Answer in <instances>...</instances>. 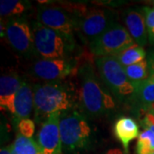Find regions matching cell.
<instances>
[{
	"label": "cell",
	"instance_id": "obj_17",
	"mask_svg": "<svg viewBox=\"0 0 154 154\" xmlns=\"http://www.w3.org/2000/svg\"><path fill=\"white\" fill-rule=\"evenodd\" d=\"M32 8L29 1L22 0H1L0 1V16L3 18H14L23 17L27 11Z\"/></svg>",
	"mask_w": 154,
	"mask_h": 154
},
{
	"label": "cell",
	"instance_id": "obj_6",
	"mask_svg": "<svg viewBox=\"0 0 154 154\" xmlns=\"http://www.w3.org/2000/svg\"><path fill=\"white\" fill-rule=\"evenodd\" d=\"M75 31L85 44H91L116 24V14L107 9L86 11L77 16Z\"/></svg>",
	"mask_w": 154,
	"mask_h": 154
},
{
	"label": "cell",
	"instance_id": "obj_20",
	"mask_svg": "<svg viewBox=\"0 0 154 154\" xmlns=\"http://www.w3.org/2000/svg\"><path fill=\"white\" fill-rule=\"evenodd\" d=\"M124 69L128 80L133 84L140 82L150 76L147 59H145L130 66L124 67Z\"/></svg>",
	"mask_w": 154,
	"mask_h": 154
},
{
	"label": "cell",
	"instance_id": "obj_16",
	"mask_svg": "<svg viewBox=\"0 0 154 154\" xmlns=\"http://www.w3.org/2000/svg\"><path fill=\"white\" fill-rule=\"evenodd\" d=\"M134 94L131 99L140 106V110L146 109L154 104V75L139 83L134 84Z\"/></svg>",
	"mask_w": 154,
	"mask_h": 154
},
{
	"label": "cell",
	"instance_id": "obj_26",
	"mask_svg": "<svg viewBox=\"0 0 154 154\" xmlns=\"http://www.w3.org/2000/svg\"><path fill=\"white\" fill-rule=\"evenodd\" d=\"M0 154H11V145L2 147L0 150Z\"/></svg>",
	"mask_w": 154,
	"mask_h": 154
},
{
	"label": "cell",
	"instance_id": "obj_23",
	"mask_svg": "<svg viewBox=\"0 0 154 154\" xmlns=\"http://www.w3.org/2000/svg\"><path fill=\"white\" fill-rule=\"evenodd\" d=\"M17 128V133L27 138H32L35 130V124L33 120L30 118L23 119L18 122L16 127Z\"/></svg>",
	"mask_w": 154,
	"mask_h": 154
},
{
	"label": "cell",
	"instance_id": "obj_12",
	"mask_svg": "<svg viewBox=\"0 0 154 154\" xmlns=\"http://www.w3.org/2000/svg\"><path fill=\"white\" fill-rule=\"evenodd\" d=\"M24 82L14 72L3 74L0 78V106L1 110L14 113V102L17 92Z\"/></svg>",
	"mask_w": 154,
	"mask_h": 154
},
{
	"label": "cell",
	"instance_id": "obj_25",
	"mask_svg": "<svg viewBox=\"0 0 154 154\" xmlns=\"http://www.w3.org/2000/svg\"><path fill=\"white\" fill-rule=\"evenodd\" d=\"M104 154H127L120 148H110L107 150Z\"/></svg>",
	"mask_w": 154,
	"mask_h": 154
},
{
	"label": "cell",
	"instance_id": "obj_27",
	"mask_svg": "<svg viewBox=\"0 0 154 154\" xmlns=\"http://www.w3.org/2000/svg\"><path fill=\"white\" fill-rule=\"evenodd\" d=\"M144 110H151V111H153V112H154V104H153V105H151V106L147 107L146 109H144Z\"/></svg>",
	"mask_w": 154,
	"mask_h": 154
},
{
	"label": "cell",
	"instance_id": "obj_19",
	"mask_svg": "<svg viewBox=\"0 0 154 154\" xmlns=\"http://www.w3.org/2000/svg\"><path fill=\"white\" fill-rule=\"evenodd\" d=\"M11 154H42V152L35 140L17 133L14 142L11 144Z\"/></svg>",
	"mask_w": 154,
	"mask_h": 154
},
{
	"label": "cell",
	"instance_id": "obj_13",
	"mask_svg": "<svg viewBox=\"0 0 154 154\" xmlns=\"http://www.w3.org/2000/svg\"><path fill=\"white\" fill-rule=\"evenodd\" d=\"M34 108L33 86L24 82L17 92L14 102V113L12 122L17 127L18 122L23 119L29 118Z\"/></svg>",
	"mask_w": 154,
	"mask_h": 154
},
{
	"label": "cell",
	"instance_id": "obj_9",
	"mask_svg": "<svg viewBox=\"0 0 154 154\" xmlns=\"http://www.w3.org/2000/svg\"><path fill=\"white\" fill-rule=\"evenodd\" d=\"M79 68L75 59L69 58H40L32 65L30 73L38 79L56 82L62 81L67 77L75 75L78 73Z\"/></svg>",
	"mask_w": 154,
	"mask_h": 154
},
{
	"label": "cell",
	"instance_id": "obj_7",
	"mask_svg": "<svg viewBox=\"0 0 154 154\" xmlns=\"http://www.w3.org/2000/svg\"><path fill=\"white\" fill-rule=\"evenodd\" d=\"M4 35L11 47L25 57L37 55L33 27L24 17H14L6 22Z\"/></svg>",
	"mask_w": 154,
	"mask_h": 154
},
{
	"label": "cell",
	"instance_id": "obj_21",
	"mask_svg": "<svg viewBox=\"0 0 154 154\" xmlns=\"http://www.w3.org/2000/svg\"><path fill=\"white\" fill-rule=\"evenodd\" d=\"M136 154H153L154 133L149 129H145L140 133L136 143Z\"/></svg>",
	"mask_w": 154,
	"mask_h": 154
},
{
	"label": "cell",
	"instance_id": "obj_5",
	"mask_svg": "<svg viewBox=\"0 0 154 154\" xmlns=\"http://www.w3.org/2000/svg\"><path fill=\"white\" fill-rule=\"evenodd\" d=\"M95 63L105 87L116 99H131L134 86L127 76L124 67L113 56L97 57Z\"/></svg>",
	"mask_w": 154,
	"mask_h": 154
},
{
	"label": "cell",
	"instance_id": "obj_24",
	"mask_svg": "<svg viewBox=\"0 0 154 154\" xmlns=\"http://www.w3.org/2000/svg\"><path fill=\"white\" fill-rule=\"evenodd\" d=\"M147 62L150 75H154V50L151 51L147 56Z\"/></svg>",
	"mask_w": 154,
	"mask_h": 154
},
{
	"label": "cell",
	"instance_id": "obj_28",
	"mask_svg": "<svg viewBox=\"0 0 154 154\" xmlns=\"http://www.w3.org/2000/svg\"><path fill=\"white\" fill-rule=\"evenodd\" d=\"M152 4H153V5H154V1H152Z\"/></svg>",
	"mask_w": 154,
	"mask_h": 154
},
{
	"label": "cell",
	"instance_id": "obj_1",
	"mask_svg": "<svg viewBox=\"0 0 154 154\" xmlns=\"http://www.w3.org/2000/svg\"><path fill=\"white\" fill-rule=\"evenodd\" d=\"M34 121L44 123L56 113L74 110L76 104L75 92L67 83L61 81L33 85Z\"/></svg>",
	"mask_w": 154,
	"mask_h": 154
},
{
	"label": "cell",
	"instance_id": "obj_18",
	"mask_svg": "<svg viewBox=\"0 0 154 154\" xmlns=\"http://www.w3.org/2000/svg\"><path fill=\"white\" fill-rule=\"evenodd\" d=\"M123 67H128L146 59V52L142 46L134 44L113 55Z\"/></svg>",
	"mask_w": 154,
	"mask_h": 154
},
{
	"label": "cell",
	"instance_id": "obj_3",
	"mask_svg": "<svg viewBox=\"0 0 154 154\" xmlns=\"http://www.w3.org/2000/svg\"><path fill=\"white\" fill-rule=\"evenodd\" d=\"M59 128L63 149L69 152L82 150L90 146L93 132L87 116L75 109L62 112Z\"/></svg>",
	"mask_w": 154,
	"mask_h": 154
},
{
	"label": "cell",
	"instance_id": "obj_29",
	"mask_svg": "<svg viewBox=\"0 0 154 154\" xmlns=\"http://www.w3.org/2000/svg\"><path fill=\"white\" fill-rule=\"evenodd\" d=\"M153 154H154V152H153Z\"/></svg>",
	"mask_w": 154,
	"mask_h": 154
},
{
	"label": "cell",
	"instance_id": "obj_4",
	"mask_svg": "<svg viewBox=\"0 0 154 154\" xmlns=\"http://www.w3.org/2000/svg\"><path fill=\"white\" fill-rule=\"evenodd\" d=\"M34 44L37 55L42 58H69L75 49V39L45 27L38 21L33 22Z\"/></svg>",
	"mask_w": 154,
	"mask_h": 154
},
{
	"label": "cell",
	"instance_id": "obj_15",
	"mask_svg": "<svg viewBox=\"0 0 154 154\" xmlns=\"http://www.w3.org/2000/svg\"><path fill=\"white\" fill-rule=\"evenodd\" d=\"M113 132L116 139L123 146L124 152L128 154V146L133 140L140 135V128L136 122L130 117H120L114 123Z\"/></svg>",
	"mask_w": 154,
	"mask_h": 154
},
{
	"label": "cell",
	"instance_id": "obj_2",
	"mask_svg": "<svg viewBox=\"0 0 154 154\" xmlns=\"http://www.w3.org/2000/svg\"><path fill=\"white\" fill-rule=\"evenodd\" d=\"M79 106L89 117H99L114 110L113 98L99 83L94 66L86 62L79 66Z\"/></svg>",
	"mask_w": 154,
	"mask_h": 154
},
{
	"label": "cell",
	"instance_id": "obj_11",
	"mask_svg": "<svg viewBox=\"0 0 154 154\" xmlns=\"http://www.w3.org/2000/svg\"><path fill=\"white\" fill-rule=\"evenodd\" d=\"M61 113H56L41 125L38 131V144L42 154H62L63 146L59 128Z\"/></svg>",
	"mask_w": 154,
	"mask_h": 154
},
{
	"label": "cell",
	"instance_id": "obj_8",
	"mask_svg": "<svg viewBox=\"0 0 154 154\" xmlns=\"http://www.w3.org/2000/svg\"><path fill=\"white\" fill-rule=\"evenodd\" d=\"M134 44L135 42L127 28L116 23L89 45V48L96 57H104L113 56Z\"/></svg>",
	"mask_w": 154,
	"mask_h": 154
},
{
	"label": "cell",
	"instance_id": "obj_14",
	"mask_svg": "<svg viewBox=\"0 0 154 154\" xmlns=\"http://www.w3.org/2000/svg\"><path fill=\"white\" fill-rule=\"evenodd\" d=\"M124 22L127 30L135 44L143 47L148 40L143 8L128 10Z\"/></svg>",
	"mask_w": 154,
	"mask_h": 154
},
{
	"label": "cell",
	"instance_id": "obj_22",
	"mask_svg": "<svg viewBox=\"0 0 154 154\" xmlns=\"http://www.w3.org/2000/svg\"><path fill=\"white\" fill-rule=\"evenodd\" d=\"M148 40L154 45V7H143Z\"/></svg>",
	"mask_w": 154,
	"mask_h": 154
},
{
	"label": "cell",
	"instance_id": "obj_10",
	"mask_svg": "<svg viewBox=\"0 0 154 154\" xmlns=\"http://www.w3.org/2000/svg\"><path fill=\"white\" fill-rule=\"evenodd\" d=\"M37 21L45 27L75 39L74 33L76 28V17L65 8L54 5L43 6L38 9Z\"/></svg>",
	"mask_w": 154,
	"mask_h": 154
}]
</instances>
